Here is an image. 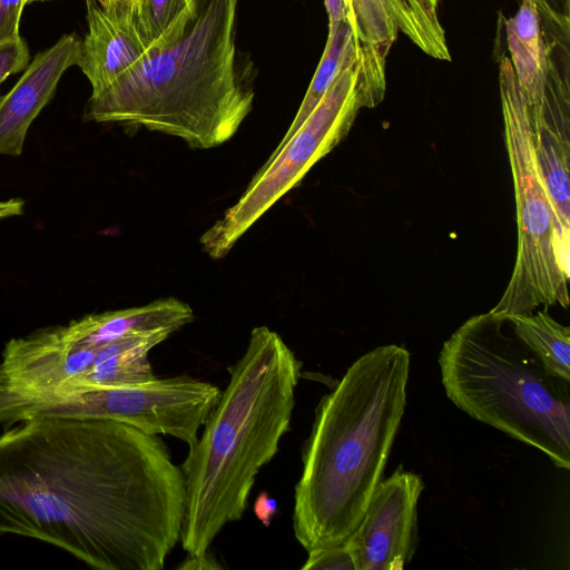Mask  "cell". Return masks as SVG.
<instances>
[{
  "label": "cell",
  "instance_id": "obj_9",
  "mask_svg": "<svg viewBox=\"0 0 570 570\" xmlns=\"http://www.w3.org/2000/svg\"><path fill=\"white\" fill-rule=\"evenodd\" d=\"M422 478L402 465L376 484L366 509L346 539L356 570H401L419 544L417 502Z\"/></svg>",
  "mask_w": 570,
  "mask_h": 570
},
{
  "label": "cell",
  "instance_id": "obj_23",
  "mask_svg": "<svg viewBox=\"0 0 570 570\" xmlns=\"http://www.w3.org/2000/svg\"><path fill=\"white\" fill-rule=\"evenodd\" d=\"M254 513L265 527H268L277 513L276 500L266 492H261L254 502Z\"/></svg>",
  "mask_w": 570,
  "mask_h": 570
},
{
  "label": "cell",
  "instance_id": "obj_26",
  "mask_svg": "<svg viewBox=\"0 0 570 570\" xmlns=\"http://www.w3.org/2000/svg\"><path fill=\"white\" fill-rule=\"evenodd\" d=\"M105 9H132L136 11V7L131 0H96Z\"/></svg>",
  "mask_w": 570,
  "mask_h": 570
},
{
  "label": "cell",
  "instance_id": "obj_8",
  "mask_svg": "<svg viewBox=\"0 0 570 570\" xmlns=\"http://www.w3.org/2000/svg\"><path fill=\"white\" fill-rule=\"evenodd\" d=\"M220 395L216 385L187 375L156 377L138 385L94 391L60 416L114 420L150 435L174 436L191 448Z\"/></svg>",
  "mask_w": 570,
  "mask_h": 570
},
{
  "label": "cell",
  "instance_id": "obj_2",
  "mask_svg": "<svg viewBox=\"0 0 570 570\" xmlns=\"http://www.w3.org/2000/svg\"><path fill=\"white\" fill-rule=\"evenodd\" d=\"M410 361L403 346L375 347L315 407L292 515L307 552L345 541L357 527L404 414Z\"/></svg>",
  "mask_w": 570,
  "mask_h": 570
},
{
  "label": "cell",
  "instance_id": "obj_10",
  "mask_svg": "<svg viewBox=\"0 0 570 570\" xmlns=\"http://www.w3.org/2000/svg\"><path fill=\"white\" fill-rule=\"evenodd\" d=\"M356 41L387 56L403 33L428 56L451 61L440 21L441 0H343Z\"/></svg>",
  "mask_w": 570,
  "mask_h": 570
},
{
  "label": "cell",
  "instance_id": "obj_24",
  "mask_svg": "<svg viewBox=\"0 0 570 570\" xmlns=\"http://www.w3.org/2000/svg\"><path fill=\"white\" fill-rule=\"evenodd\" d=\"M180 570H213L222 569L216 560L207 552L204 556H187V558L177 567Z\"/></svg>",
  "mask_w": 570,
  "mask_h": 570
},
{
  "label": "cell",
  "instance_id": "obj_1",
  "mask_svg": "<svg viewBox=\"0 0 570 570\" xmlns=\"http://www.w3.org/2000/svg\"><path fill=\"white\" fill-rule=\"evenodd\" d=\"M185 502L166 444L126 423L48 415L0 435V535L42 541L98 570H161Z\"/></svg>",
  "mask_w": 570,
  "mask_h": 570
},
{
  "label": "cell",
  "instance_id": "obj_3",
  "mask_svg": "<svg viewBox=\"0 0 570 570\" xmlns=\"http://www.w3.org/2000/svg\"><path fill=\"white\" fill-rule=\"evenodd\" d=\"M302 362L282 336L254 327L229 381L180 465L186 502L180 534L189 556L209 552L222 529L242 519L261 469L291 429Z\"/></svg>",
  "mask_w": 570,
  "mask_h": 570
},
{
  "label": "cell",
  "instance_id": "obj_6",
  "mask_svg": "<svg viewBox=\"0 0 570 570\" xmlns=\"http://www.w3.org/2000/svg\"><path fill=\"white\" fill-rule=\"evenodd\" d=\"M385 58L379 49L362 45L360 55L337 75L294 134L277 145L239 199L200 236L209 257L226 256L313 165L346 137L361 108H373L383 100Z\"/></svg>",
  "mask_w": 570,
  "mask_h": 570
},
{
  "label": "cell",
  "instance_id": "obj_27",
  "mask_svg": "<svg viewBox=\"0 0 570 570\" xmlns=\"http://www.w3.org/2000/svg\"><path fill=\"white\" fill-rule=\"evenodd\" d=\"M32 1H42V0H23L24 6H26L27 3H29V2H32Z\"/></svg>",
  "mask_w": 570,
  "mask_h": 570
},
{
  "label": "cell",
  "instance_id": "obj_16",
  "mask_svg": "<svg viewBox=\"0 0 570 570\" xmlns=\"http://www.w3.org/2000/svg\"><path fill=\"white\" fill-rule=\"evenodd\" d=\"M507 318L514 334L537 354L548 372L570 382V328L543 311Z\"/></svg>",
  "mask_w": 570,
  "mask_h": 570
},
{
  "label": "cell",
  "instance_id": "obj_15",
  "mask_svg": "<svg viewBox=\"0 0 570 570\" xmlns=\"http://www.w3.org/2000/svg\"><path fill=\"white\" fill-rule=\"evenodd\" d=\"M507 41L518 85L530 108L542 105L550 71V46L546 43L532 0H523L507 20Z\"/></svg>",
  "mask_w": 570,
  "mask_h": 570
},
{
  "label": "cell",
  "instance_id": "obj_18",
  "mask_svg": "<svg viewBox=\"0 0 570 570\" xmlns=\"http://www.w3.org/2000/svg\"><path fill=\"white\" fill-rule=\"evenodd\" d=\"M195 9L194 0H138L136 18L150 50L177 41Z\"/></svg>",
  "mask_w": 570,
  "mask_h": 570
},
{
  "label": "cell",
  "instance_id": "obj_7",
  "mask_svg": "<svg viewBox=\"0 0 570 570\" xmlns=\"http://www.w3.org/2000/svg\"><path fill=\"white\" fill-rule=\"evenodd\" d=\"M504 141L512 171L518 248L510 282L490 311L507 317L569 305V237L558 223L538 168L527 100L507 56L499 61Z\"/></svg>",
  "mask_w": 570,
  "mask_h": 570
},
{
  "label": "cell",
  "instance_id": "obj_28",
  "mask_svg": "<svg viewBox=\"0 0 570 570\" xmlns=\"http://www.w3.org/2000/svg\"><path fill=\"white\" fill-rule=\"evenodd\" d=\"M131 1H132V3L135 4L136 10H137V3H138V0H131Z\"/></svg>",
  "mask_w": 570,
  "mask_h": 570
},
{
  "label": "cell",
  "instance_id": "obj_22",
  "mask_svg": "<svg viewBox=\"0 0 570 570\" xmlns=\"http://www.w3.org/2000/svg\"><path fill=\"white\" fill-rule=\"evenodd\" d=\"M23 0H0V42L20 36L19 24Z\"/></svg>",
  "mask_w": 570,
  "mask_h": 570
},
{
  "label": "cell",
  "instance_id": "obj_13",
  "mask_svg": "<svg viewBox=\"0 0 570 570\" xmlns=\"http://www.w3.org/2000/svg\"><path fill=\"white\" fill-rule=\"evenodd\" d=\"M535 159L562 233L570 236V111L549 109L530 118Z\"/></svg>",
  "mask_w": 570,
  "mask_h": 570
},
{
  "label": "cell",
  "instance_id": "obj_17",
  "mask_svg": "<svg viewBox=\"0 0 570 570\" xmlns=\"http://www.w3.org/2000/svg\"><path fill=\"white\" fill-rule=\"evenodd\" d=\"M362 45L354 37L347 20L328 30V36L320 63L307 88L304 99L282 141L287 140L308 117L325 95L337 75L361 52Z\"/></svg>",
  "mask_w": 570,
  "mask_h": 570
},
{
  "label": "cell",
  "instance_id": "obj_21",
  "mask_svg": "<svg viewBox=\"0 0 570 570\" xmlns=\"http://www.w3.org/2000/svg\"><path fill=\"white\" fill-rule=\"evenodd\" d=\"M29 58L28 45L20 36L0 42V86L10 75L26 69Z\"/></svg>",
  "mask_w": 570,
  "mask_h": 570
},
{
  "label": "cell",
  "instance_id": "obj_4",
  "mask_svg": "<svg viewBox=\"0 0 570 570\" xmlns=\"http://www.w3.org/2000/svg\"><path fill=\"white\" fill-rule=\"evenodd\" d=\"M238 1L194 0L183 36L91 94L86 118L140 126L199 149L229 140L255 98L253 80L238 63Z\"/></svg>",
  "mask_w": 570,
  "mask_h": 570
},
{
  "label": "cell",
  "instance_id": "obj_12",
  "mask_svg": "<svg viewBox=\"0 0 570 570\" xmlns=\"http://www.w3.org/2000/svg\"><path fill=\"white\" fill-rule=\"evenodd\" d=\"M88 32L80 41L77 66L97 94L126 73L150 51L136 11L105 9L88 0Z\"/></svg>",
  "mask_w": 570,
  "mask_h": 570
},
{
  "label": "cell",
  "instance_id": "obj_11",
  "mask_svg": "<svg viewBox=\"0 0 570 570\" xmlns=\"http://www.w3.org/2000/svg\"><path fill=\"white\" fill-rule=\"evenodd\" d=\"M80 41L62 36L37 53L14 87L0 97V155L20 156L31 122L55 95L65 71L78 63Z\"/></svg>",
  "mask_w": 570,
  "mask_h": 570
},
{
  "label": "cell",
  "instance_id": "obj_25",
  "mask_svg": "<svg viewBox=\"0 0 570 570\" xmlns=\"http://www.w3.org/2000/svg\"><path fill=\"white\" fill-rule=\"evenodd\" d=\"M23 206L21 199L0 200V219L21 215Z\"/></svg>",
  "mask_w": 570,
  "mask_h": 570
},
{
  "label": "cell",
  "instance_id": "obj_5",
  "mask_svg": "<svg viewBox=\"0 0 570 570\" xmlns=\"http://www.w3.org/2000/svg\"><path fill=\"white\" fill-rule=\"evenodd\" d=\"M446 396L472 419L570 469V382L548 372L507 317L465 321L438 358Z\"/></svg>",
  "mask_w": 570,
  "mask_h": 570
},
{
  "label": "cell",
  "instance_id": "obj_19",
  "mask_svg": "<svg viewBox=\"0 0 570 570\" xmlns=\"http://www.w3.org/2000/svg\"><path fill=\"white\" fill-rule=\"evenodd\" d=\"M547 42L570 43V0H532Z\"/></svg>",
  "mask_w": 570,
  "mask_h": 570
},
{
  "label": "cell",
  "instance_id": "obj_14",
  "mask_svg": "<svg viewBox=\"0 0 570 570\" xmlns=\"http://www.w3.org/2000/svg\"><path fill=\"white\" fill-rule=\"evenodd\" d=\"M193 320L191 307L170 297L139 307L89 314L69 325L82 338L101 344L136 334H173Z\"/></svg>",
  "mask_w": 570,
  "mask_h": 570
},
{
  "label": "cell",
  "instance_id": "obj_20",
  "mask_svg": "<svg viewBox=\"0 0 570 570\" xmlns=\"http://www.w3.org/2000/svg\"><path fill=\"white\" fill-rule=\"evenodd\" d=\"M304 570H356L347 541L307 552Z\"/></svg>",
  "mask_w": 570,
  "mask_h": 570
}]
</instances>
